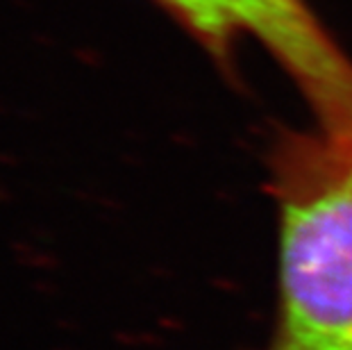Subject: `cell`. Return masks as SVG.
<instances>
[{"label":"cell","mask_w":352,"mask_h":350,"mask_svg":"<svg viewBox=\"0 0 352 350\" xmlns=\"http://www.w3.org/2000/svg\"><path fill=\"white\" fill-rule=\"evenodd\" d=\"M268 168L280 223L273 350H352V121L282 132Z\"/></svg>","instance_id":"6da1fadb"},{"label":"cell","mask_w":352,"mask_h":350,"mask_svg":"<svg viewBox=\"0 0 352 350\" xmlns=\"http://www.w3.org/2000/svg\"><path fill=\"white\" fill-rule=\"evenodd\" d=\"M228 73L252 41L284 73L311 123L352 121V55L309 0H155Z\"/></svg>","instance_id":"7a4b0ae2"}]
</instances>
